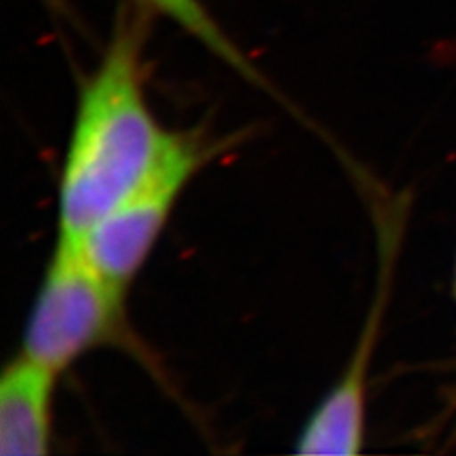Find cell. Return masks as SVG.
Segmentation results:
<instances>
[{"instance_id": "3957f363", "label": "cell", "mask_w": 456, "mask_h": 456, "mask_svg": "<svg viewBox=\"0 0 456 456\" xmlns=\"http://www.w3.org/2000/svg\"><path fill=\"white\" fill-rule=\"evenodd\" d=\"M216 154L217 145L198 127L169 130L145 175L78 238L94 265L130 288L159 244L183 192Z\"/></svg>"}, {"instance_id": "8992f818", "label": "cell", "mask_w": 456, "mask_h": 456, "mask_svg": "<svg viewBox=\"0 0 456 456\" xmlns=\"http://www.w3.org/2000/svg\"><path fill=\"white\" fill-rule=\"evenodd\" d=\"M45 4H46L52 12L61 13V16H67V13H69L67 0H45Z\"/></svg>"}, {"instance_id": "6da1fadb", "label": "cell", "mask_w": 456, "mask_h": 456, "mask_svg": "<svg viewBox=\"0 0 456 456\" xmlns=\"http://www.w3.org/2000/svg\"><path fill=\"white\" fill-rule=\"evenodd\" d=\"M152 16L122 0L102 61L82 84L61 166L57 234L80 238L105 217L145 175L169 134L147 95Z\"/></svg>"}, {"instance_id": "7a4b0ae2", "label": "cell", "mask_w": 456, "mask_h": 456, "mask_svg": "<svg viewBox=\"0 0 456 456\" xmlns=\"http://www.w3.org/2000/svg\"><path fill=\"white\" fill-rule=\"evenodd\" d=\"M127 288L99 270L78 238L57 234L28 314L21 352L63 373L97 350L142 355L126 306Z\"/></svg>"}, {"instance_id": "277c9868", "label": "cell", "mask_w": 456, "mask_h": 456, "mask_svg": "<svg viewBox=\"0 0 456 456\" xmlns=\"http://www.w3.org/2000/svg\"><path fill=\"white\" fill-rule=\"evenodd\" d=\"M57 377V370L23 352L4 365L0 377V454L50 452Z\"/></svg>"}, {"instance_id": "5b68a950", "label": "cell", "mask_w": 456, "mask_h": 456, "mask_svg": "<svg viewBox=\"0 0 456 456\" xmlns=\"http://www.w3.org/2000/svg\"><path fill=\"white\" fill-rule=\"evenodd\" d=\"M139 6L147 8L154 16L167 18L198 40L219 61L251 84L266 86L261 70L249 61V57L238 48L236 42L224 33V28L211 16V12L200 0H134Z\"/></svg>"}]
</instances>
